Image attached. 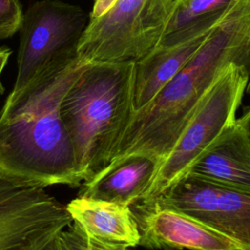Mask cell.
I'll return each mask as SVG.
<instances>
[{
  "instance_id": "2",
  "label": "cell",
  "mask_w": 250,
  "mask_h": 250,
  "mask_svg": "<svg viewBox=\"0 0 250 250\" xmlns=\"http://www.w3.org/2000/svg\"><path fill=\"white\" fill-rule=\"evenodd\" d=\"M134 78L135 62L83 63L62 99L61 117L82 183L111 162L133 115Z\"/></svg>"
},
{
  "instance_id": "9",
  "label": "cell",
  "mask_w": 250,
  "mask_h": 250,
  "mask_svg": "<svg viewBox=\"0 0 250 250\" xmlns=\"http://www.w3.org/2000/svg\"><path fill=\"white\" fill-rule=\"evenodd\" d=\"M228 11L164 37L152 51L135 62L133 113L145 107L188 63Z\"/></svg>"
},
{
  "instance_id": "16",
  "label": "cell",
  "mask_w": 250,
  "mask_h": 250,
  "mask_svg": "<svg viewBox=\"0 0 250 250\" xmlns=\"http://www.w3.org/2000/svg\"><path fill=\"white\" fill-rule=\"evenodd\" d=\"M62 231V230H61ZM58 232L56 235H54L44 246H42L39 250H68L66 247L62 233Z\"/></svg>"
},
{
  "instance_id": "4",
  "label": "cell",
  "mask_w": 250,
  "mask_h": 250,
  "mask_svg": "<svg viewBox=\"0 0 250 250\" xmlns=\"http://www.w3.org/2000/svg\"><path fill=\"white\" fill-rule=\"evenodd\" d=\"M250 78V68L229 63L217 76L180 137L158 163L140 202L155 200L190 171L193 164L236 121V111Z\"/></svg>"
},
{
  "instance_id": "7",
  "label": "cell",
  "mask_w": 250,
  "mask_h": 250,
  "mask_svg": "<svg viewBox=\"0 0 250 250\" xmlns=\"http://www.w3.org/2000/svg\"><path fill=\"white\" fill-rule=\"evenodd\" d=\"M153 202L191 216L250 247L249 190L187 174Z\"/></svg>"
},
{
  "instance_id": "19",
  "label": "cell",
  "mask_w": 250,
  "mask_h": 250,
  "mask_svg": "<svg viewBox=\"0 0 250 250\" xmlns=\"http://www.w3.org/2000/svg\"><path fill=\"white\" fill-rule=\"evenodd\" d=\"M10 55H11V50L6 49V48L0 49V76H1V73H2L6 63L8 62ZM3 92H4V87H3L2 83H1V80H0V94H2Z\"/></svg>"
},
{
  "instance_id": "21",
  "label": "cell",
  "mask_w": 250,
  "mask_h": 250,
  "mask_svg": "<svg viewBox=\"0 0 250 250\" xmlns=\"http://www.w3.org/2000/svg\"><path fill=\"white\" fill-rule=\"evenodd\" d=\"M119 250H130V249L126 248V247H123V246H119Z\"/></svg>"
},
{
  "instance_id": "10",
  "label": "cell",
  "mask_w": 250,
  "mask_h": 250,
  "mask_svg": "<svg viewBox=\"0 0 250 250\" xmlns=\"http://www.w3.org/2000/svg\"><path fill=\"white\" fill-rule=\"evenodd\" d=\"M157 167L158 161L148 155H127L83 183L79 195L131 206L141 200Z\"/></svg>"
},
{
  "instance_id": "18",
  "label": "cell",
  "mask_w": 250,
  "mask_h": 250,
  "mask_svg": "<svg viewBox=\"0 0 250 250\" xmlns=\"http://www.w3.org/2000/svg\"><path fill=\"white\" fill-rule=\"evenodd\" d=\"M237 121L244 129L250 145V106L245 110V112L239 118H237Z\"/></svg>"
},
{
  "instance_id": "14",
  "label": "cell",
  "mask_w": 250,
  "mask_h": 250,
  "mask_svg": "<svg viewBox=\"0 0 250 250\" xmlns=\"http://www.w3.org/2000/svg\"><path fill=\"white\" fill-rule=\"evenodd\" d=\"M22 15L19 0H0V40L19 31Z\"/></svg>"
},
{
  "instance_id": "3",
  "label": "cell",
  "mask_w": 250,
  "mask_h": 250,
  "mask_svg": "<svg viewBox=\"0 0 250 250\" xmlns=\"http://www.w3.org/2000/svg\"><path fill=\"white\" fill-rule=\"evenodd\" d=\"M179 0H95L77 46L81 62H137L163 39Z\"/></svg>"
},
{
  "instance_id": "20",
  "label": "cell",
  "mask_w": 250,
  "mask_h": 250,
  "mask_svg": "<svg viewBox=\"0 0 250 250\" xmlns=\"http://www.w3.org/2000/svg\"><path fill=\"white\" fill-rule=\"evenodd\" d=\"M246 92H247V94L250 95V78H249V81H248V84L246 87Z\"/></svg>"
},
{
  "instance_id": "12",
  "label": "cell",
  "mask_w": 250,
  "mask_h": 250,
  "mask_svg": "<svg viewBox=\"0 0 250 250\" xmlns=\"http://www.w3.org/2000/svg\"><path fill=\"white\" fill-rule=\"evenodd\" d=\"M188 174L250 191V145L237 119L193 164Z\"/></svg>"
},
{
  "instance_id": "5",
  "label": "cell",
  "mask_w": 250,
  "mask_h": 250,
  "mask_svg": "<svg viewBox=\"0 0 250 250\" xmlns=\"http://www.w3.org/2000/svg\"><path fill=\"white\" fill-rule=\"evenodd\" d=\"M71 223L45 188L0 177V250H39Z\"/></svg>"
},
{
  "instance_id": "17",
  "label": "cell",
  "mask_w": 250,
  "mask_h": 250,
  "mask_svg": "<svg viewBox=\"0 0 250 250\" xmlns=\"http://www.w3.org/2000/svg\"><path fill=\"white\" fill-rule=\"evenodd\" d=\"M89 240L93 250H119V246H121V245L111 244V243H107V242L90 238V237H89Z\"/></svg>"
},
{
  "instance_id": "8",
  "label": "cell",
  "mask_w": 250,
  "mask_h": 250,
  "mask_svg": "<svg viewBox=\"0 0 250 250\" xmlns=\"http://www.w3.org/2000/svg\"><path fill=\"white\" fill-rule=\"evenodd\" d=\"M138 224L140 245L164 250H250L205 223L157 203L131 205Z\"/></svg>"
},
{
  "instance_id": "15",
  "label": "cell",
  "mask_w": 250,
  "mask_h": 250,
  "mask_svg": "<svg viewBox=\"0 0 250 250\" xmlns=\"http://www.w3.org/2000/svg\"><path fill=\"white\" fill-rule=\"evenodd\" d=\"M68 250H93L88 235L75 223H71L61 231Z\"/></svg>"
},
{
  "instance_id": "11",
  "label": "cell",
  "mask_w": 250,
  "mask_h": 250,
  "mask_svg": "<svg viewBox=\"0 0 250 250\" xmlns=\"http://www.w3.org/2000/svg\"><path fill=\"white\" fill-rule=\"evenodd\" d=\"M65 206L72 222L90 238L126 248L140 245L141 234L131 206L80 195Z\"/></svg>"
},
{
  "instance_id": "13",
  "label": "cell",
  "mask_w": 250,
  "mask_h": 250,
  "mask_svg": "<svg viewBox=\"0 0 250 250\" xmlns=\"http://www.w3.org/2000/svg\"><path fill=\"white\" fill-rule=\"evenodd\" d=\"M239 0H179L164 37L221 15ZM163 37V38H164Z\"/></svg>"
},
{
  "instance_id": "1",
  "label": "cell",
  "mask_w": 250,
  "mask_h": 250,
  "mask_svg": "<svg viewBox=\"0 0 250 250\" xmlns=\"http://www.w3.org/2000/svg\"><path fill=\"white\" fill-rule=\"evenodd\" d=\"M82 65L77 50L66 51L10 93L0 111V177L43 188L82 184L61 117Z\"/></svg>"
},
{
  "instance_id": "6",
  "label": "cell",
  "mask_w": 250,
  "mask_h": 250,
  "mask_svg": "<svg viewBox=\"0 0 250 250\" xmlns=\"http://www.w3.org/2000/svg\"><path fill=\"white\" fill-rule=\"evenodd\" d=\"M87 22L81 8L59 0H43L30 6L19 29L18 74L12 91L22 88L60 54L77 50Z\"/></svg>"
}]
</instances>
